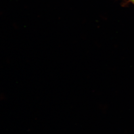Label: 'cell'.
<instances>
[{
  "label": "cell",
  "mask_w": 134,
  "mask_h": 134,
  "mask_svg": "<svg viewBox=\"0 0 134 134\" xmlns=\"http://www.w3.org/2000/svg\"><path fill=\"white\" fill-rule=\"evenodd\" d=\"M130 1L134 4V0H130Z\"/></svg>",
  "instance_id": "obj_1"
}]
</instances>
